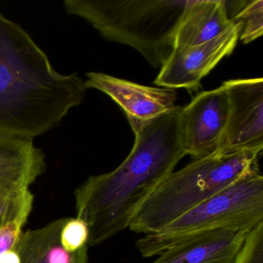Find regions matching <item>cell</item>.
<instances>
[{"instance_id":"8","label":"cell","mask_w":263,"mask_h":263,"mask_svg":"<svg viewBox=\"0 0 263 263\" xmlns=\"http://www.w3.org/2000/svg\"><path fill=\"white\" fill-rule=\"evenodd\" d=\"M229 102L224 86L203 91L180 110L183 148L195 159L216 154L229 119Z\"/></svg>"},{"instance_id":"13","label":"cell","mask_w":263,"mask_h":263,"mask_svg":"<svg viewBox=\"0 0 263 263\" xmlns=\"http://www.w3.org/2000/svg\"><path fill=\"white\" fill-rule=\"evenodd\" d=\"M229 18L240 27L239 40L247 44L263 34V0L226 1Z\"/></svg>"},{"instance_id":"12","label":"cell","mask_w":263,"mask_h":263,"mask_svg":"<svg viewBox=\"0 0 263 263\" xmlns=\"http://www.w3.org/2000/svg\"><path fill=\"white\" fill-rule=\"evenodd\" d=\"M67 220L59 218L39 229L23 232L16 246L21 263H89L88 246L74 253L61 246L60 235Z\"/></svg>"},{"instance_id":"1","label":"cell","mask_w":263,"mask_h":263,"mask_svg":"<svg viewBox=\"0 0 263 263\" xmlns=\"http://www.w3.org/2000/svg\"><path fill=\"white\" fill-rule=\"evenodd\" d=\"M180 110L178 106L143 124L134 132L132 152L117 168L89 177L77 187V218L88 226V246L101 244L129 228L138 209L185 156Z\"/></svg>"},{"instance_id":"17","label":"cell","mask_w":263,"mask_h":263,"mask_svg":"<svg viewBox=\"0 0 263 263\" xmlns=\"http://www.w3.org/2000/svg\"><path fill=\"white\" fill-rule=\"evenodd\" d=\"M32 210L33 206L27 208L16 219L0 228V255L16 246Z\"/></svg>"},{"instance_id":"14","label":"cell","mask_w":263,"mask_h":263,"mask_svg":"<svg viewBox=\"0 0 263 263\" xmlns=\"http://www.w3.org/2000/svg\"><path fill=\"white\" fill-rule=\"evenodd\" d=\"M34 196L30 187L0 181V228L16 219L26 209L33 206Z\"/></svg>"},{"instance_id":"10","label":"cell","mask_w":263,"mask_h":263,"mask_svg":"<svg viewBox=\"0 0 263 263\" xmlns=\"http://www.w3.org/2000/svg\"><path fill=\"white\" fill-rule=\"evenodd\" d=\"M249 232H207L169 248L152 263H233Z\"/></svg>"},{"instance_id":"6","label":"cell","mask_w":263,"mask_h":263,"mask_svg":"<svg viewBox=\"0 0 263 263\" xmlns=\"http://www.w3.org/2000/svg\"><path fill=\"white\" fill-rule=\"evenodd\" d=\"M229 102V119L217 153H261L263 148V79L223 83Z\"/></svg>"},{"instance_id":"5","label":"cell","mask_w":263,"mask_h":263,"mask_svg":"<svg viewBox=\"0 0 263 263\" xmlns=\"http://www.w3.org/2000/svg\"><path fill=\"white\" fill-rule=\"evenodd\" d=\"M263 221V176L250 174L204 200L157 233L136 241L144 258L213 231L250 232Z\"/></svg>"},{"instance_id":"18","label":"cell","mask_w":263,"mask_h":263,"mask_svg":"<svg viewBox=\"0 0 263 263\" xmlns=\"http://www.w3.org/2000/svg\"><path fill=\"white\" fill-rule=\"evenodd\" d=\"M0 263H21V256L16 246L0 255Z\"/></svg>"},{"instance_id":"16","label":"cell","mask_w":263,"mask_h":263,"mask_svg":"<svg viewBox=\"0 0 263 263\" xmlns=\"http://www.w3.org/2000/svg\"><path fill=\"white\" fill-rule=\"evenodd\" d=\"M233 263H263V221L248 233Z\"/></svg>"},{"instance_id":"4","label":"cell","mask_w":263,"mask_h":263,"mask_svg":"<svg viewBox=\"0 0 263 263\" xmlns=\"http://www.w3.org/2000/svg\"><path fill=\"white\" fill-rule=\"evenodd\" d=\"M260 154H214L172 172L138 209L129 229L138 234L157 233L217 192L260 172Z\"/></svg>"},{"instance_id":"11","label":"cell","mask_w":263,"mask_h":263,"mask_svg":"<svg viewBox=\"0 0 263 263\" xmlns=\"http://www.w3.org/2000/svg\"><path fill=\"white\" fill-rule=\"evenodd\" d=\"M233 24L224 0H187L175 32V47L204 44Z\"/></svg>"},{"instance_id":"7","label":"cell","mask_w":263,"mask_h":263,"mask_svg":"<svg viewBox=\"0 0 263 263\" xmlns=\"http://www.w3.org/2000/svg\"><path fill=\"white\" fill-rule=\"evenodd\" d=\"M239 25L234 23L229 30L212 41L195 46L174 47L154 81L164 88L196 91L201 81L226 57L233 53L239 40Z\"/></svg>"},{"instance_id":"2","label":"cell","mask_w":263,"mask_h":263,"mask_svg":"<svg viewBox=\"0 0 263 263\" xmlns=\"http://www.w3.org/2000/svg\"><path fill=\"white\" fill-rule=\"evenodd\" d=\"M87 90L77 73L55 70L32 36L0 11V135L34 140L81 105Z\"/></svg>"},{"instance_id":"15","label":"cell","mask_w":263,"mask_h":263,"mask_svg":"<svg viewBox=\"0 0 263 263\" xmlns=\"http://www.w3.org/2000/svg\"><path fill=\"white\" fill-rule=\"evenodd\" d=\"M88 239L87 223L77 217L67 218L60 235V242L63 249L70 253H74L88 246Z\"/></svg>"},{"instance_id":"9","label":"cell","mask_w":263,"mask_h":263,"mask_svg":"<svg viewBox=\"0 0 263 263\" xmlns=\"http://www.w3.org/2000/svg\"><path fill=\"white\" fill-rule=\"evenodd\" d=\"M86 87L110 97L125 114L132 130L175 110L178 99L175 90L141 85L99 72H89Z\"/></svg>"},{"instance_id":"3","label":"cell","mask_w":263,"mask_h":263,"mask_svg":"<svg viewBox=\"0 0 263 263\" xmlns=\"http://www.w3.org/2000/svg\"><path fill=\"white\" fill-rule=\"evenodd\" d=\"M184 0H65L66 13L87 21L104 39L130 46L155 68L175 47Z\"/></svg>"}]
</instances>
